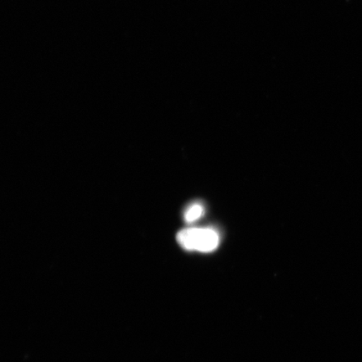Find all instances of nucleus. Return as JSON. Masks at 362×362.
I'll return each mask as SVG.
<instances>
[{
	"label": "nucleus",
	"mask_w": 362,
	"mask_h": 362,
	"mask_svg": "<svg viewBox=\"0 0 362 362\" xmlns=\"http://www.w3.org/2000/svg\"><path fill=\"white\" fill-rule=\"evenodd\" d=\"M177 241L187 250L210 252L218 246L219 236L212 229L188 228L178 233Z\"/></svg>",
	"instance_id": "obj_1"
},
{
	"label": "nucleus",
	"mask_w": 362,
	"mask_h": 362,
	"mask_svg": "<svg viewBox=\"0 0 362 362\" xmlns=\"http://www.w3.org/2000/svg\"><path fill=\"white\" fill-rule=\"evenodd\" d=\"M204 214V208L200 204H194L192 206H189L185 214V219L188 223H192V221H197L201 218Z\"/></svg>",
	"instance_id": "obj_2"
}]
</instances>
